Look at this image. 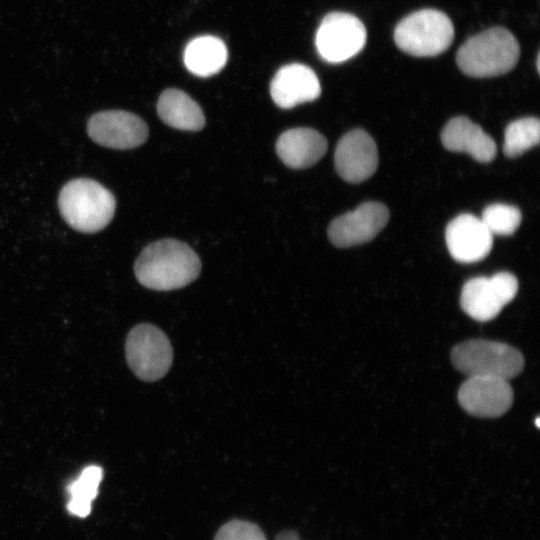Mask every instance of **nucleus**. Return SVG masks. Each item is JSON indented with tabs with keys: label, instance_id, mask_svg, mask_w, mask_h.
<instances>
[{
	"label": "nucleus",
	"instance_id": "23",
	"mask_svg": "<svg viewBox=\"0 0 540 540\" xmlns=\"http://www.w3.org/2000/svg\"><path fill=\"white\" fill-rule=\"evenodd\" d=\"M275 540H299V537L294 531L286 530L279 533Z\"/></svg>",
	"mask_w": 540,
	"mask_h": 540
},
{
	"label": "nucleus",
	"instance_id": "19",
	"mask_svg": "<svg viewBox=\"0 0 540 540\" xmlns=\"http://www.w3.org/2000/svg\"><path fill=\"white\" fill-rule=\"evenodd\" d=\"M103 469L97 465L85 467L81 474L67 486L70 500L67 509L70 514L84 518L91 512L92 501L98 494Z\"/></svg>",
	"mask_w": 540,
	"mask_h": 540
},
{
	"label": "nucleus",
	"instance_id": "20",
	"mask_svg": "<svg viewBox=\"0 0 540 540\" xmlns=\"http://www.w3.org/2000/svg\"><path fill=\"white\" fill-rule=\"evenodd\" d=\"M539 140L540 123L538 118L526 117L512 121L504 133V154L509 158L518 157L538 145Z\"/></svg>",
	"mask_w": 540,
	"mask_h": 540
},
{
	"label": "nucleus",
	"instance_id": "9",
	"mask_svg": "<svg viewBox=\"0 0 540 540\" xmlns=\"http://www.w3.org/2000/svg\"><path fill=\"white\" fill-rule=\"evenodd\" d=\"M89 137L112 149H131L148 137L146 123L137 115L123 110H106L94 114L87 123Z\"/></svg>",
	"mask_w": 540,
	"mask_h": 540
},
{
	"label": "nucleus",
	"instance_id": "21",
	"mask_svg": "<svg viewBox=\"0 0 540 540\" xmlns=\"http://www.w3.org/2000/svg\"><path fill=\"white\" fill-rule=\"evenodd\" d=\"M522 219L520 210L512 205L494 203L487 206L481 220L492 234L511 235L519 227Z\"/></svg>",
	"mask_w": 540,
	"mask_h": 540
},
{
	"label": "nucleus",
	"instance_id": "5",
	"mask_svg": "<svg viewBox=\"0 0 540 540\" xmlns=\"http://www.w3.org/2000/svg\"><path fill=\"white\" fill-rule=\"evenodd\" d=\"M454 366L468 377L493 376L509 380L523 369L522 354L510 345L489 340H469L451 353Z\"/></svg>",
	"mask_w": 540,
	"mask_h": 540
},
{
	"label": "nucleus",
	"instance_id": "1",
	"mask_svg": "<svg viewBox=\"0 0 540 540\" xmlns=\"http://www.w3.org/2000/svg\"><path fill=\"white\" fill-rule=\"evenodd\" d=\"M201 261L185 243L175 239L153 242L143 249L134 264L138 282L156 291L187 286L200 274Z\"/></svg>",
	"mask_w": 540,
	"mask_h": 540
},
{
	"label": "nucleus",
	"instance_id": "17",
	"mask_svg": "<svg viewBox=\"0 0 540 540\" xmlns=\"http://www.w3.org/2000/svg\"><path fill=\"white\" fill-rule=\"evenodd\" d=\"M160 119L170 127L198 131L205 125L201 107L185 92L169 88L164 90L157 102Z\"/></svg>",
	"mask_w": 540,
	"mask_h": 540
},
{
	"label": "nucleus",
	"instance_id": "24",
	"mask_svg": "<svg viewBox=\"0 0 540 540\" xmlns=\"http://www.w3.org/2000/svg\"><path fill=\"white\" fill-rule=\"evenodd\" d=\"M535 423H536L535 425H536L537 427H539V425H540V424H539V423H540V422H539V417L536 418Z\"/></svg>",
	"mask_w": 540,
	"mask_h": 540
},
{
	"label": "nucleus",
	"instance_id": "7",
	"mask_svg": "<svg viewBox=\"0 0 540 540\" xmlns=\"http://www.w3.org/2000/svg\"><path fill=\"white\" fill-rule=\"evenodd\" d=\"M367 32L362 21L346 12H331L321 21L315 36L317 52L329 63L356 56L365 46Z\"/></svg>",
	"mask_w": 540,
	"mask_h": 540
},
{
	"label": "nucleus",
	"instance_id": "4",
	"mask_svg": "<svg viewBox=\"0 0 540 540\" xmlns=\"http://www.w3.org/2000/svg\"><path fill=\"white\" fill-rule=\"evenodd\" d=\"M454 39V27L442 11L422 9L403 18L394 30L397 47L415 57H433L446 51Z\"/></svg>",
	"mask_w": 540,
	"mask_h": 540
},
{
	"label": "nucleus",
	"instance_id": "6",
	"mask_svg": "<svg viewBox=\"0 0 540 540\" xmlns=\"http://www.w3.org/2000/svg\"><path fill=\"white\" fill-rule=\"evenodd\" d=\"M128 366L141 380L153 382L169 371L173 349L166 334L158 327L141 323L128 333L125 342Z\"/></svg>",
	"mask_w": 540,
	"mask_h": 540
},
{
	"label": "nucleus",
	"instance_id": "18",
	"mask_svg": "<svg viewBox=\"0 0 540 540\" xmlns=\"http://www.w3.org/2000/svg\"><path fill=\"white\" fill-rule=\"evenodd\" d=\"M227 58L225 43L212 35L192 39L184 51L186 68L199 77H209L218 73L225 66Z\"/></svg>",
	"mask_w": 540,
	"mask_h": 540
},
{
	"label": "nucleus",
	"instance_id": "8",
	"mask_svg": "<svg viewBox=\"0 0 540 540\" xmlns=\"http://www.w3.org/2000/svg\"><path fill=\"white\" fill-rule=\"evenodd\" d=\"M518 292L517 278L509 272L468 280L461 291L462 309L473 319L488 321L495 318Z\"/></svg>",
	"mask_w": 540,
	"mask_h": 540
},
{
	"label": "nucleus",
	"instance_id": "11",
	"mask_svg": "<svg viewBox=\"0 0 540 540\" xmlns=\"http://www.w3.org/2000/svg\"><path fill=\"white\" fill-rule=\"evenodd\" d=\"M458 400L471 415L493 418L509 410L513 402V391L506 379L471 376L461 385Z\"/></svg>",
	"mask_w": 540,
	"mask_h": 540
},
{
	"label": "nucleus",
	"instance_id": "10",
	"mask_svg": "<svg viewBox=\"0 0 540 540\" xmlns=\"http://www.w3.org/2000/svg\"><path fill=\"white\" fill-rule=\"evenodd\" d=\"M388 220L389 211L384 204L365 202L335 218L328 227V237L339 248L360 245L372 240Z\"/></svg>",
	"mask_w": 540,
	"mask_h": 540
},
{
	"label": "nucleus",
	"instance_id": "22",
	"mask_svg": "<svg viewBox=\"0 0 540 540\" xmlns=\"http://www.w3.org/2000/svg\"><path fill=\"white\" fill-rule=\"evenodd\" d=\"M214 540H266V537L256 524L236 519L224 524Z\"/></svg>",
	"mask_w": 540,
	"mask_h": 540
},
{
	"label": "nucleus",
	"instance_id": "3",
	"mask_svg": "<svg viewBox=\"0 0 540 540\" xmlns=\"http://www.w3.org/2000/svg\"><path fill=\"white\" fill-rule=\"evenodd\" d=\"M63 219L75 230L95 233L106 227L115 213L113 194L99 182L77 178L66 183L58 197Z\"/></svg>",
	"mask_w": 540,
	"mask_h": 540
},
{
	"label": "nucleus",
	"instance_id": "12",
	"mask_svg": "<svg viewBox=\"0 0 540 540\" xmlns=\"http://www.w3.org/2000/svg\"><path fill=\"white\" fill-rule=\"evenodd\" d=\"M334 164L338 175L345 181H365L374 174L378 166L375 141L362 129L347 132L336 146Z\"/></svg>",
	"mask_w": 540,
	"mask_h": 540
},
{
	"label": "nucleus",
	"instance_id": "13",
	"mask_svg": "<svg viewBox=\"0 0 540 540\" xmlns=\"http://www.w3.org/2000/svg\"><path fill=\"white\" fill-rule=\"evenodd\" d=\"M445 239L450 255L462 263L481 261L493 246V234L481 218L469 213L460 214L449 222Z\"/></svg>",
	"mask_w": 540,
	"mask_h": 540
},
{
	"label": "nucleus",
	"instance_id": "16",
	"mask_svg": "<svg viewBox=\"0 0 540 540\" xmlns=\"http://www.w3.org/2000/svg\"><path fill=\"white\" fill-rule=\"evenodd\" d=\"M327 140L318 131L293 128L282 133L276 142V152L282 162L293 169L308 168L326 153Z\"/></svg>",
	"mask_w": 540,
	"mask_h": 540
},
{
	"label": "nucleus",
	"instance_id": "15",
	"mask_svg": "<svg viewBox=\"0 0 540 540\" xmlns=\"http://www.w3.org/2000/svg\"><path fill=\"white\" fill-rule=\"evenodd\" d=\"M441 141L447 150L465 152L481 163L492 161L497 152L494 140L465 116L448 121L441 132Z\"/></svg>",
	"mask_w": 540,
	"mask_h": 540
},
{
	"label": "nucleus",
	"instance_id": "2",
	"mask_svg": "<svg viewBox=\"0 0 540 540\" xmlns=\"http://www.w3.org/2000/svg\"><path fill=\"white\" fill-rule=\"evenodd\" d=\"M520 45L504 27H492L469 38L457 51L458 68L475 78L496 77L518 63Z\"/></svg>",
	"mask_w": 540,
	"mask_h": 540
},
{
	"label": "nucleus",
	"instance_id": "14",
	"mask_svg": "<svg viewBox=\"0 0 540 540\" xmlns=\"http://www.w3.org/2000/svg\"><path fill=\"white\" fill-rule=\"evenodd\" d=\"M320 93L321 85L317 75L310 67L300 63L282 66L270 83L271 97L283 109L314 101Z\"/></svg>",
	"mask_w": 540,
	"mask_h": 540
}]
</instances>
